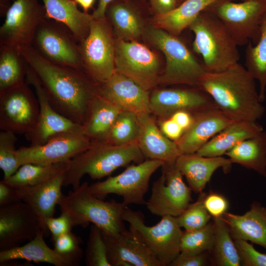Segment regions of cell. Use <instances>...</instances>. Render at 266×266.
Here are the masks:
<instances>
[{
    "label": "cell",
    "mask_w": 266,
    "mask_h": 266,
    "mask_svg": "<svg viewBox=\"0 0 266 266\" xmlns=\"http://www.w3.org/2000/svg\"><path fill=\"white\" fill-rule=\"evenodd\" d=\"M106 15L113 26L116 38L133 41L144 34L146 28L141 15L129 1L114 0L108 5Z\"/></svg>",
    "instance_id": "obj_30"
},
{
    "label": "cell",
    "mask_w": 266,
    "mask_h": 266,
    "mask_svg": "<svg viewBox=\"0 0 266 266\" xmlns=\"http://www.w3.org/2000/svg\"><path fill=\"white\" fill-rule=\"evenodd\" d=\"M45 224L52 234V239L71 232L74 227L71 218L64 212H61V214L57 218L52 217L47 219Z\"/></svg>",
    "instance_id": "obj_45"
},
{
    "label": "cell",
    "mask_w": 266,
    "mask_h": 266,
    "mask_svg": "<svg viewBox=\"0 0 266 266\" xmlns=\"http://www.w3.org/2000/svg\"><path fill=\"white\" fill-rule=\"evenodd\" d=\"M205 10L217 16L224 24L238 46L256 44L261 23L266 13V0H219Z\"/></svg>",
    "instance_id": "obj_9"
},
{
    "label": "cell",
    "mask_w": 266,
    "mask_h": 266,
    "mask_svg": "<svg viewBox=\"0 0 266 266\" xmlns=\"http://www.w3.org/2000/svg\"><path fill=\"white\" fill-rule=\"evenodd\" d=\"M255 79L237 63L220 71H204L197 87L211 98L217 108L233 121L257 122L265 112Z\"/></svg>",
    "instance_id": "obj_2"
},
{
    "label": "cell",
    "mask_w": 266,
    "mask_h": 266,
    "mask_svg": "<svg viewBox=\"0 0 266 266\" xmlns=\"http://www.w3.org/2000/svg\"><path fill=\"white\" fill-rule=\"evenodd\" d=\"M85 257L88 266H111L101 230L93 224L90 228Z\"/></svg>",
    "instance_id": "obj_42"
},
{
    "label": "cell",
    "mask_w": 266,
    "mask_h": 266,
    "mask_svg": "<svg viewBox=\"0 0 266 266\" xmlns=\"http://www.w3.org/2000/svg\"><path fill=\"white\" fill-rule=\"evenodd\" d=\"M139 132L138 146L145 158L165 163H175L181 154L178 146L162 132L150 113L137 114Z\"/></svg>",
    "instance_id": "obj_23"
},
{
    "label": "cell",
    "mask_w": 266,
    "mask_h": 266,
    "mask_svg": "<svg viewBox=\"0 0 266 266\" xmlns=\"http://www.w3.org/2000/svg\"><path fill=\"white\" fill-rule=\"evenodd\" d=\"M225 155L233 164L266 177V132L263 131L240 142Z\"/></svg>",
    "instance_id": "obj_33"
},
{
    "label": "cell",
    "mask_w": 266,
    "mask_h": 266,
    "mask_svg": "<svg viewBox=\"0 0 266 266\" xmlns=\"http://www.w3.org/2000/svg\"><path fill=\"white\" fill-rule=\"evenodd\" d=\"M189 28L195 35L193 50L201 57L205 71H220L238 63V45L213 13L203 10Z\"/></svg>",
    "instance_id": "obj_5"
},
{
    "label": "cell",
    "mask_w": 266,
    "mask_h": 266,
    "mask_svg": "<svg viewBox=\"0 0 266 266\" xmlns=\"http://www.w3.org/2000/svg\"><path fill=\"white\" fill-rule=\"evenodd\" d=\"M26 81L0 92V129L15 134L31 133L35 127L39 105Z\"/></svg>",
    "instance_id": "obj_12"
},
{
    "label": "cell",
    "mask_w": 266,
    "mask_h": 266,
    "mask_svg": "<svg viewBox=\"0 0 266 266\" xmlns=\"http://www.w3.org/2000/svg\"><path fill=\"white\" fill-rule=\"evenodd\" d=\"M163 167L162 174L153 183L145 205L152 214L176 217L190 204L192 190L175 163H165Z\"/></svg>",
    "instance_id": "obj_13"
},
{
    "label": "cell",
    "mask_w": 266,
    "mask_h": 266,
    "mask_svg": "<svg viewBox=\"0 0 266 266\" xmlns=\"http://www.w3.org/2000/svg\"><path fill=\"white\" fill-rule=\"evenodd\" d=\"M214 108L217 107L211 98L198 87L155 90L150 95L151 113L164 119L179 111H186L194 115Z\"/></svg>",
    "instance_id": "obj_18"
},
{
    "label": "cell",
    "mask_w": 266,
    "mask_h": 266,
    "mask_svg": "<svg viewBox=\"0 0 266 266\" xmlns=\"http://www.w3.org/2000/svg\"><path fill=\"white\" fill-rule=\"evenodd\" d=\"M41 231L47 235L40 220L25 202L0 206V251L19 246Z\"/></svg>",
    "instance_id": "obj_17"
},
{
    "label": "cell",
    "mask_w": 266,
    "mask_h": 266,
    "mask_svg": "<svg viewBox=\"0 0 266 266\" xmlns=\"http://www.w3.org/2000/svg\"><path fill=\"white\" fill-rule=\"evenodd\" d=\"M123 110L96 93L82 125L83 133L92 141H102Z\"/></svg>",
    "instance_id": "obj_31"
},
{
    "label": "cell",
    "mask_w": 266,
    "mask_h": 266,
    "mask_svg": "<svg viewBox=\"0 0 266 266\" xmlns=\"http://www.w3.org/2000/svg\"><path fill=\"white\" fill-rule=\"evenodd\" d=\"M207 252L200 254L180 253L170 266H203L208 264Z\"/></svg>",
    "instance_id": "obj_47"
},
{
    "label": "cell",
    "mask_w": 266,
    "mask_h": 266,
    "mask_svg": "<svg viewBox=\"0 0 266 266\" xmlns=\"http://www.w3.org/2000/svg\"><path fill=\"white\" fill-rule=\"evenodd\" d=\"M114 0H99L97 7L92 15L95 19H102L105 17L106 8L110 3Z\"/></svg>",
    "instance_id": "obj_52"
},
{
    "label": "cell",
    "mask_w": 266,
    "mask_h": 266,
    "mask_svg": "<svg viewBox=\"0 0 266 266\" xmlns=\"http://www.w3.org/2000/svg\"><path fill=\"white\" fill-rule=\"evenodd\" d=\"M68 163L50 165L25 164L15 173L7 178H3L2 181L15 189L34 186L66 171Z\"/></svg>",
    "instance_id": "obj_34"
},
{
    "label": "cell",
    "mask_w": 266,
    "mask_h": 266,
    "mask_svg": "<svg viewBox=\"0 0 266 266\" xmlns=\"http://www.w3.org/2000/svg\"><path fill=\"white\" fill-rule=\"evenodd\" d=\"M143 35L166 58L159 84L197 87L200 76L205 71L202 63L198 61L178 36L153 25L146 28Z\"/></svg>",
    "instance_id": "obj_6"
},
{
    "label": "cell",
    "mask_w": 266,
    "mask_h": 266,
    "mask_svg": "<svg viewBox=\"0 0 266 266\" xmlns=\"http://www.w3.org/2000/svg\"><path fill=\"white\" fill-rule=\"evenodd\" d=\"M236 248L244 266H266V254L257 251L247 241L233 239Z\"/></svg>",
    "instance_id": "obj_44"
},
{
    "label": "cell",
    "mask_w": 266,
    "mask_h": 266,
    "mask_svg": "<svg viewBox=\"0 0 266 266\" xmlns=\"http://www.w3.org/2000/svg\"><path fill=\"white\" fill-rule=\"evenodd\" d=\"M21 201L17 195L16 189L6 184L2 180L0 182V206L9 205Z\"/></svg>",
    "instance_id": "obj_49"
},
{
    "label": "cell",
    "mask_w": 266,
    "mask_h": 266,
    "mask_svg": "<svg viewBox=\"0 0 266 266\" xmlns=\"http://www.w3.org/2000/svg\"><path fill=\"white\" fill-rule=\"evenodd\" d=\"M260 34L257 42L253 45L250 41L245 51V68L259 83V97L264 101L266 91V13L263 19Z\"/></svg>",
    "instance_id": "obj_35"
},
{
    "label": "cell",
    "mask_w": 266,
    "mask_h": 266,
    "mask_svg": "<svg viewBox=\"0 0 266 266\" xmlns=\"http://www.w3.org/2000/svg\"><path fill=\"white\" fill-rule=\"evenodd\" d=\"M101 233L111 266H161L144 244L130 231L118 234Z\"/></svg>",
    "instance_id": "obj_21"
},
{
    "label": "cell",
    "mask_w": 266,
    "mask_h": 266,
    "mask_svg": "<svg viewBox=\"0 0 266 266\" xmlns=\"http://www.w3.org/2000/svg\"><path fill=\"white\" fill-rule=\"evenodd\" d=\"M76 41L71 33L46 19L37 28L33 44L38 53L50 62L83 72Z\"/></svg>",
    "instance_id": "obj_16"
},
{
    "label": "cell",
    "mask_w": 266,
    "mask_h": 266,
    "mask_svg": "<svg viewBox=\"0 0 266 266\" xmlns=\"http://www.w3.org/2000/svg\"><path fill=\"white\" fill-rule=\"evenodd\" d=\"M179 0H177V1H178H178H179Z\"/></svg>",
    "instance_id": "obj_54"
},
{
    "label": "cell",
    "mask_w": 266,
    "mask_h": 266,
    "mask_svg": "<svg viewBox=\"0 0 266 266\" xmlns=\"http://www.w3.org/2000/svg\"><path fill=\"white\" fill-rule=\"evenodd\" d=\"M264 131L257 122L234 121L210 139L197 154L208 157L222 156L240 142Z\"/></svg>",
    "instance_id": "obj_28"
},
{
    "label": "cell",
    "mask_w": 266,
    "mask_h": 266,
    "mask_svg": "<svg viewBox=\"0 0 266 266\" xmlns=\"http://www.w3.org/2000/svg\"><path fill=\"white\" fill-rule=\"evenodd\" d=\"M233 239L249 241L266 249V206L254 201L243 215L223 216Z\"/></svg>",
    "instance_id": "obj_26"
},
{
    "label": "cell",
    "mask_w": 266,
    "mask_h": 266,
    "mask_svg": "<svg viewBox=\"0 0 266 266\" xmlns=\"http://www.w3.org/2000/svg\"><path fill=\"white\" fill-rule=\"evenodd\" d=\"M164 164L161 161L144 160L128 166L119 174L89 185V190L100 199L112 194L122 197L123 202L127 205H145L144 196L148 189L150 179Z\"/></svg>",
    "instance_id": "obj_10"
},
{
    "label": "cell",
    "mask_w": 266,
    "mask_h": 266,
    "mask_svg": "<svg viewBox=\"0 0 266 266\" xmlns=\"http://www.w3.org/2000/svg\"><path fill=\"white\" fill-rule=\"evenodd\" d=\"M193 116L191 126L175 141L181 154L197 152L213 136L234 122L218 108L208 109Z\"/></svg>",
    "instance_id": "obj_22"
},
{
    "label": "cell",
    "mask_w": 266,
    "mask_h": 266,
    "mask_svg": "<svg viewBox=\"0 0 266 266\" xmlns=\"http://www.w3.org/2000/svg\"><path fill=\"white\" fill-rule=\"evenodd\" d=\"M16 134L7 131L0 132V167L7 178L16 172L21 166L17 157Z\"/></svg>",
    "instance_id": "obj_41"
},
{
    "label": "cell",
    "mask_w": 266,
    "mask_h": 266,
    "mask_svg": "<svg viewBox=\"0 0 266 266\" xmlns=\"http://www.w3.org/2000/svg\"><path fill=\"white\" fill-rule=\"evenodd\" d=\"M123 219L129 224V231L144 244L161 266H170L180 253L183 231L175 217L164 216L155 225L147 226L141 212L127 207Z\"/></svg>",
    "instance_id": "obj_7"
},
{
    "label": "cell",
    "mask_w": 266,
    "mask_h": 266,
    "mask_svg": "<svg viewBox=\"0 0 266 266\" xmlns=\"http://www.w3.org/2000/svg\"><path fill=\"white\" fill-rule=\"evenodd\" d=\"M213 224L192 231H183L180 242V253L200 254L210 252L214 243Z\"/></svg>",
    "instance_id": "obj_39"
},
{
    "label": "cell",
    "mask_w": 266,
    "mask_h": 266,
    "mask_svg": "<svg viewBox=\"0 0 266 266\" xmlns=\"http://www.w3.org/2000/svg\"><path fill=\"white\" fill-rule=\"evenodd\" d=\"M155 15H161L169 12L178 5L177 0H149Z\"/></svg>",
    "instance_id": "obj_50"
},
{
    "label": "cell",
    "mask_w": 266,
    "mask_h": 266,
    "mask_svg": "<svg viewBox=\"0 0 266 266\" xmlns=\"http://www.w3.org/2000/svg\"><path fill=\"white\" fill-rule=\"evenodd\" d=\"M54 249L60 254L70 257L79 263L82 258L83 251L80 247L82 239L71 232L52 239Z\"/></svg>",
    "instance_id": "obj_43"
},
{
    "label": "cell",
    "mask_w": 266,
    "mask_h": 266,
    "mask_svg": "<svg viewBox=\"0 0 266 266\" xmlns=\"http://www.w3.org/2000/svg\"><path fill=\"white\" fill-rule=\"evenodd\" d=\"M175 163L185 177L189 187L196 194L202 193L217 169L222 168L225 172H228L233 164L229 158L204 157L196 153L181 154Z\"/></svg>",
    "instance_id": "obj_25"
},
{
    "label": "cell",
    "mask_w": 266,
    "mask_h": 266,
    "mask_svg": "<svg viewBox=\"0 0 266 266\" xmlns=\"http://www.w3.org/2000/svg\"><path fill=\"white\" fill-rule=\"evenodd\" d=\"M92 142L82 130L66 132L51 137L42 144L19 148L17 157L20 166L27 163L50 165L66 163L88 149Z\"/></svg>",
    "instance_id": "obj_15"
},
{
    "label": "cell",
    "mask_w": 266,
    "mask_h": 266,
    "mask_svg": "<svg viewBox=\"0 0 266 266\" xmlns=\"http://www.w3.org/2000/svg\"><path fill=\"white\" fill-rule=\"evenodd\" d=\"M205 195L202 192L200 193L197 200L190 203L180 215L176 217L181 228L186 231H192L202 228L209 223L211 216L204 204Z\"/></svg>",
    "instance_id": "obj_40"
},
{
    "label": "cell",
    "mask_w": 266,
    "mask_h": 266,
    "mask_svg": "<svg viewBox=\"0 0 266 266\" xmlns=\"http://www.w3.org/2000/svg\"><path fill=\"white\" fill-rule=\"evenodd\" d=\"M204 206L208 213L213 217L222 216L228 210L229 203L222 195L211 193L205 195L204 199Z\"/></svg>",
    "instance_id": "obj_46"
},
{
    "label": "cell",
    "mask_w": 266,
    "mask_h": 266,
    "mask_svg": "<svg viewBox=\"0 0 266 266\" xmlns=\"http://www.w3.org/2000/svg\"><path fill=\"white\" fill-rule=\"evenodd\" d=\"M47 19L62 23L80 42L88 33L92 14L81 11L73 0H41Z\"/></svg>",
    "instance_id": "obj_29"
},
{
    "label": "cell",
    "mask_w": 266,
    "mask_h": 266,
    "mask_svg": "<svg viewBox=\"0 0 266 266\" xmlns=\"http://www.w3.org/2000/svg\"><path fill=\"white\" fill-rule=\"evenodd\" d=\"M0 28L1 45L19 48L32 45L36 31L46 19L39 0H14Z\"/></svg>",
    "instance_id": "obj_14"
},
{
    "label": "cell",
    "mask_w": 266,
    "mask_h": 266,
    "mask_svg": "<svg viewBox=\"0 0 266 266\" xmlns=\"http://www.w3.org/2000/svg\"><path fill=\"white\" fill-rule=\"evenodd\" d=\"M170 118L174 120L184 131L191 126L194 120V116L192 113L183 110L175 112Z\"/></svg>",
    "instance_id": "obj_51"
},
{
    "label": "cell",
    "mask_w": 266,
    "mask_h": 266,
    "mask_svg": "<svg viewBox=\"0 0 266 266\" xmlns=\"http://www.w3.org/2000/svg\"><path fill=\"white\" fill-rule=\"evenodd\" d=\"M214 243L213 261L219 266H239L241 260L232 239L228 226L223 217H213Z\"/></svg>",
    "instance_id": "obj_36"
},
{
    "label": "cell",
    "mask_w": 266,
    "mask_h": 266,
    "mask_svg": "<svg viewBox=\"0 0 266 266\" xmlns=\"http://www.w3.org/2000/svg\"><path fill=\"white\" fill-rule=\"evenodd\" d=\"M160 130L165 136L174 141L179 139L184 132V130L170 117L164 119Z\"/></svg>",
    "instance_id": "obj_48"
},
{
    "label": "cell",
    "mask_w": 266,
    "mask_h": 266,
    "mask_svg": "<svg viewBox=\"0 0 266 266\" xmlns=\"http://www.w3.org/2000/svg\"><path fill=\"white\" fill-rule=\"evenodd\" d=\"M241 1H243V0H241Z\"/></svg>",
    "instance_id": "obj_55"
},
{
    "label": "cell",
    "mask_w": 266,
    "mask_h": 266,
    "mask_svg": "<svg viewBox=\"0 0 266 266\" xmlns=\"http://www.w3.org/2000/svg\"><path fill=\"white\" fill-rule=\"evenodd\" d=\"M219 0H185L165 14L155 15L153 25L179 36L209 5Z\"/></svg>",
    "instance_id": "obj_32"
},
{
    "label": "cell",
    "mask_w": 266,
    "mask_h": 266,
    "mask_svg": "<svg viewBox=\"0 0 266 266\" xmlns=\"http://www.w3.org/2000/svg\"><path fill=\"white\" fill-rule=\"evenodd\" d=\"M89 186L84 182L67 195L63 194L58 202L61 211L70 216L74 227L86 228L92 223L106 233L126 232L123 215L128 205L114 200L104 201L94 196Z\"/></svg>",
    "instance_id": "obj_4"
},
{
    "label": "cell",
    "mask_w": 266,
    "mask_h": 266,
    "mask_svg": "<svg viewBox=\"0 0 266 266\" xmlns=\"http://www.w3.org/2000/svg\"><path fill=\"white\" fill-rule=\"evenodd\" d=\"M97 93L123 110L151 113L148 91L117 72L106 82L97 85Z\"/></svg>",
    "instance_id": "obj_20"
},
{
    "label": "cell",
    "mask_w": 266,
    "mask_h": 266,
    "mask_svg": "<svg viewBox=\"0 0 266 266\" xmlns=\"http://www.w3.org/2000/svg\"><path fill=\"white\" fill-rule=\"evenodd\" d=\"M66 171L37 185L16 189L19 199L27 203L40 220L48 233L45 221L54 217L55 206L63 196L62 187Z\"/></svg>",
    "instance_id": "obj_24"
},
{
    "label": "cell",
    "mask_w": 266,
    "mask_h": 266,
    "mask_svg": "<svg viewBox=\"0 0 266 266\" xmlns=\"http://www.w3.org/2000/svg\"><path fill=\"white\" fill-rule=\"evenodd\" d=\"M43 231L26 244L6 250L0 251V265L10 261L24 260L36 263H47L55 266H77L80 263L58 253L46 243Z\"/></svg>",
    "instance_id": "obj_27"
},
{
    "label": "cell",
    "mask_w": 266,
    "mask_h": 266,
    "mask_svg": "<svg viewBox=\"0 0 266 266\" xmlns=\"http://www.w3.org/2000/svg\"><path fill=\"white\" fill-rule=\"evenodd\" d=\"M115 72L133 80L145 90L159 84L160 63L157 56L136 40L115 38Z\"/></svg>",
    "instance_id": "obj_11"
},
{
    "label": "cell",
    "mask_w": 266,
    "mask_h": 266,
    "mask_svg": "<svg viewBox=\"0 0 266 266\" xmlns=\"http://www.w3.org/2000/svg\"><path fill=\"white\" fill-rule=\"evenodd\" d=\"M27 64L19 49L15 47L1 45L0 55V92L23 82Z\"/></svg>",
    "instance_id": "obj_37"
},
{
    "label": "cell",
    "mask_w": 266,
    "mask_h": 266,
    "mask_svg": "<svg viewBox=\"0 0 266 266\" xmlns=\"http://www.w3.org/2000/svg\"><path fill=\"white\" fill-rule=\"evenodd\" d=\"M77 4L79 5L83 11L87 12L92 7L95 0H73Z\"/></svg>",
    "instance_id": "obj_53"
},
{
    "label": "cell",
    "mask_w": 266,
    "mask_h": 266,
    "mask_svg": "<svg viewBox=\"0 0 266 266\" xmlns=\"http://www.w3.org/2000/svg\"><path fill=\"white\" fill-rule=\"evenodd\" d=\"M18 49L38 79L53 108L82 126L97 85L82 71L50 62L32 45Z\"/></svg>",
    "instance_id": "obj_1"
},
{
    "label": "cell",
    "mask_w": 266,
    "mask_h": 266,
    "mask_svg": "<svg viewBox=\"0 0 266 266\" xmlns=\"http://www.w3.org/2000/svg\"><path fill=\"white\" fill-rule=\"evenodd\" d=\"M139 132L137 114L123 110L101 141L114 145H123L137 141Z\"/></svg>",
    "instance_id": "obj_38"
},
{
    "label": "cell",
    "mask_w": 266,
    "mask_h": 266,
    "mask_svg": "<svg viewBox=\"0 0 266 266\" xmlns=\"http://www.w3.org/2000/svg\"><path fill=\"white\" fill-rule=\"evenodd\" d=\"M26 79L27 83L34 88L39 105L35 127L31 133L26 135L30 145L42 144L51 137L62 133L82 130L81 125L66 118L53 108L38 79L27 65Z\"/></svg>",
    "instance_id": "obj_19"
},
{
    "label": "cell",
    "mask_w": 266,
    "mask_h": 266,
    "mask_svg": "<svg viewBox=\"0 0 266 266\" xmlns=\"http://www.w3.org/2000/svg\"><path fill=\"white\" fill-rule=\"evenodd\" d=\"M91 146L70 160L65 173L64 187L77 189L85 175L92 179L110 175L119 167L145 160L137 141L123 145L92 141Z\"/></svg>",
    "instance_id": "obj_3"
},
{
    "label": "cell",
    "mask_w": 266,
    "mask_h": 266,
    "mask_svg": "<svg viewBox=\"0 0 266 266\" xmlns=\"http://www.w3.org/2000/svg\"><path fill=\"white\" fill-rule=\"evenodd\" d=\"M115 38L106 17L92 20L88 34L79 45L83 71L95 84L115 72Z\"/></svg>",
    "instance_id": "obj_8"
}]
</instances>
